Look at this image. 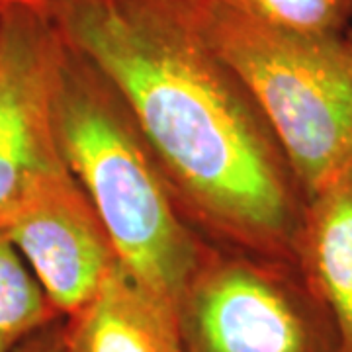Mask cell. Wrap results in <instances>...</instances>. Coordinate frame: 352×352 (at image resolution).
<instances>
[{
	"instance_id": "6da1fadb",
	"label": "cell",
	"mask_w": 352,
	"mask_h": 352,
	"mask_svg": "<svg viewBox=\"0 0 352 352\" xmlns=\"http://www.w3.org/2000/svg\"><path fill=\"white\" fill-rule=\"evenodd\" d=\"M116 92L210 243L298 264L309 201L192 0H38Z\"/></svg>"
},
{
	"instance_id": "7a4b0ae2",
	"label": "cell",
	"mask_w": 352,
	"mask_h": 352,
	"mask_svg": "<svg viewBox=\"0 0 352 352\" xmlns=\"http://www.w3.org/2000/svg\"><path fill=\"white\" fill-rule=\"evenodd\" d=\"M53 127L65 164L100 215L120 263L178 303L212 243L178 206L116 92L65 41Z\"/></svg>"
},
{
	"instance_id": "3957f363",
	"label": "cell",
	"mask_w": 352,
	"mask_h": 352,
	"mask_svg": "<svg viewBox=\"0 0 352 352\" xmlns=\"http://www.w3.org/2000/svg\"><path fill=\"white\" fill-rule=\"evenodd\" d=\"M201 30L272 127L307 201L352 168V50L344 36L264 24L192 0Z\"/></svg>"
},
{
	"instance_id": "277c9868",
	"label": "cell",
	"mask_w": 352,
	"mask_h": 352,
	"mask_svg": "<svg viewBox=\"0 0 352 352\" xmlns=\"http://www.w3.org/2000/svg\"><path fill=\"white\" fill-rule=\"evenodd\" d=\"M182 352H349L294 263L210 245L178 298Z\"/></svg>"
},
{
	"instance_id": "5b68a950",
	"label": "cell",
	"mask_w": 352,
	"mask_h": 352,
	"mask_svg": "<svg viewBox=\"0 0 352 352\" xmlns=\"http://www.w3.org/2000/svg\"><path fill=\"white\" fill-rule=\"evenodd\" d=\"M63 39L38 2L0 12V229L30 192L67 166L53 127Z\"/></svg>"
},
{
	"instance_id": "8992f818",
	"label": "cell",
	"mask_w": 352,
	"mask_h": 352,
	"mask_svg": "<svg viewBox=\"0 0 352 352\" xmlns=\"http://www.w3.org/2000/svg\"><path fill=\"white\" fill-rule=\"evenodd\" d=\"M2 231L65 317L96 294L120 261L100 215L67 166L45 176Z\"/></svg>"
},
{
	"instance_id": "52a82bcc",
	"label": "cell",
	"mask_w": 352,
	"mask_h": 352,
	"mask_svg": "<svg viewBox=\"0 0 352 352\" xmlns=\"http://www.w3.org/2000/svg\"><path fill=\"white\" fill-rule=\"evenodd\" d=\"M63 352H182L178 303L118 261L96 294L65 317Z\"/></svg>"
},
{
	"instance_id": "ba28073f",
	"label": "cell",
	"mask_w": 352,
	"mask_h": 352,
	"mask_svg": "<svg viewBox=\"0 0 352 352\" xmlns=\"http://www.w3.org/2000/svg\"><path fill=\"white\" fill-rule=\"evenodd\" d=\"M298 266L327 303L352 352V168L309 200Z\"/></svg>"
},
{
	"instance_id": "9c48e42d",
	"label": "cell",
	"mask_w": 352,
	"mask_h": 352,
	"mask_svg": "<svg viewBox=\"0 0 352 352\" xmlns=\"http://www.w3.org/2000/svg\"><path fill=\"white\" fill-rule=\"evenodd\" d=\"M59 317L65 315L55 309L32 268L0 229V352H16Z\"/></svg>"
},
{
	"instance_id": "30bf717a",
	"label": "cell",
	"mask_w": 352,
	"mask_h": 352,
	"mask_svg": "<svg viewBox=\"0 0 352 352\" xmlns=\"http://www.w3.org/2000/svg\"><path fill=\"white\" fill-rule=\"evenodd\" d=\"M227 6L289 32L344 36L352 24V0H219Z\"/></svg>"
},
{
	"instance_id": "8fae6325",
	"label": "cell",
	"mask_w": 352,
	"mask_h": 352,
	"mask_svg": "<svg viewBox=\"0 0 352 352\" xmlns=\"http://www.w3.org/2000/svg\"><path fill=\"white\" fill-rule=\"evenodd\" d=\"M63 337L65 317H59L34 337H30L16 352H63Z\"/></svg>"
},
{
	"instance_id": "7c38bea8",
	"label": "cell",
	"mask_w": 352,
	"mask_h": 352,
	"mask_svg": "<svg viewBox=\"0 0 352 352\" xmlns=\"http://www.w3.org/2000/svg\"><path fill=\"white\" fill-rule=\"evenodd\" d=\"M30 2H38V0H0V12L16 4H30Z\"/></svg>"
},
{
	"instance_id": "4fadbf2b",
	"label": "cell",
	"mask_w": 352,
	"mask_h": 352,
	"mask_svg": "<svg viewBox=\"0 0 352 352\" xmlns=\"http://www.w3.org/2000/svg\"><path fill=\"white\" fill-rule=\"evenodd\" d=\"M344 39H346V43L351 45V50H352V25H351V28H349V32L344 34Z\"/></svg>"
}]
</instances>
